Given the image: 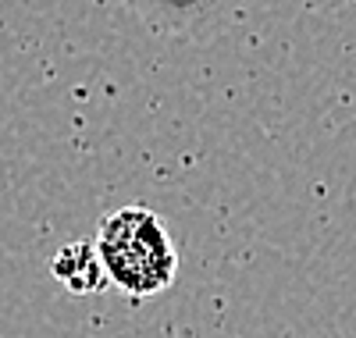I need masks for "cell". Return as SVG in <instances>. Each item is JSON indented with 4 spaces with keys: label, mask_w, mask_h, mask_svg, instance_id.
<instances>
[{
    "label": "cell",
    "mask_w": 356,
    "mask_h": 338,
    "mask_svg": "<svg viewBox=\"0 0 356 338\" xmlns=\"http://www.w3.org/2000/svg\"><path fill=\"white\" fill-rule=\"evenodd\" d=\"M97 253L104 260L107 282L136 299L161 296L178 274L171 232L150 207H122L107 214L97 232Z\"/></svg>",
    "instance_id": "1"
},
{
    "label": "cell",
    "mask_w": 356,
    "mask_h": 338,
    "mask_svg": "<svg viewBox=\"0 0 356 338\" xmlns=\"http://www.w3.org/2000/svg\"><path fill=\"white\" fill-rule=\"evenodd\" d=\"M50 274L61 282L72 296H93L107 285V274H104V260L97 253V242H65L61 250L54 253L50 260Z\"/></svg>",
    "instance_id": "2"
},
{
    "label": "cell",
    "mask_w": 356,
    "mask_h": 338,
    "mask_svg": "<svg viewBox=\"0 0 356 338\" xmlns=\"http://www.w3.org/2000/svg\"><path fill=\"white\" fill-rule=\"evenodd\" d=\"M125 4H129L132 11H139V15L186 25V22H196V18L214 15V11H225L228 0H125Z\"/></svg>",
    "instance_id": "3"
}]
</instances>
